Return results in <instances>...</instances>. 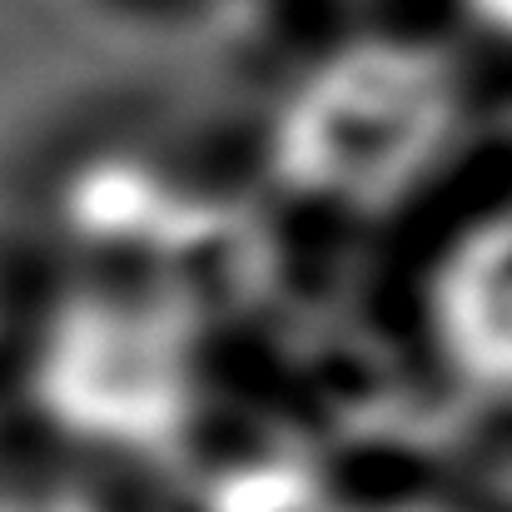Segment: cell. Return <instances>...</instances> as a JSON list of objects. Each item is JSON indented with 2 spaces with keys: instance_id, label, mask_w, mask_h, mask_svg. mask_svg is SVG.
Instances as JSON below:
<instances>
[{
  "instance_id": "1",
  "label": "cell",
  "mask_w": 512,
  "mask_h": 512,
  "mask_svg": "<svg viewBox=\"0 0 512 512\" xmlns=\"http://www.w3.org/2000/svg\"><path fill=\"white\" fill-rule=\"evenodd\" d=\"M473 140L458 45L408 25H358L289 65L264 110L274 184L334 219H393L438 194Z\"/></svg>"
},
{
  "instance_id": "2",
  "label": "cell",
  "mask_w": 512,
  "mask_h": 512,
  "mask_svg": "<svg viewBox=\"0 0 512 512\" xmlns=\"http://www.w3.org/2000/svg\"><path fill=\"white\" fill-rule=\"evenodd\" d=\"M25 368L55 433L115 453L174 433L199 393L189 324L140 284L95 279L65 294L35 324Z\"/></svg>"
},
{
  "instance_id": "3",
  "label": "cell",
  "mask_w": 512,
  "mask_h": 512,
  "mask_svg": "<svg viewBox=\"0 0 512 512\" xmlns=\"http://www.w3.org/2000/svg\"><path fill=\"white\" fill-rule=\"evenodd\" d=\"M408 329L453 408L512 428V174L433 214L408 274Z\"/></svg>"
},
{
  "instance_id": "4",
  "label": "cell",
  "mask_w": 512,
  "mask_h": 512,
  "mask_svg": "<svg viewBox=\"0 0 512 512\" xmlns=\"http://www.w3.org/2000/svg\"><path fill=\"white\" fill-rule=\"evenodd\" d=\"M339 512H493L473 493H453L438 483H393V488H373L348 498Z\"/></svg>"
},
{
  "instance_id": "5",
  "label": "cell",
  "mask_w": 512,
  "mask_h": 512,
  "mask_svg": "<svg viewBox=\"0 0 512 512\" xmlns=\"http://www.w3.org/2000/svg\"><path fill=\"white\" fill-rule=\"evenodd\" d=\"M448 15L468 45L512 60V0H448Z\"/></svg>"
}]
</instances>
